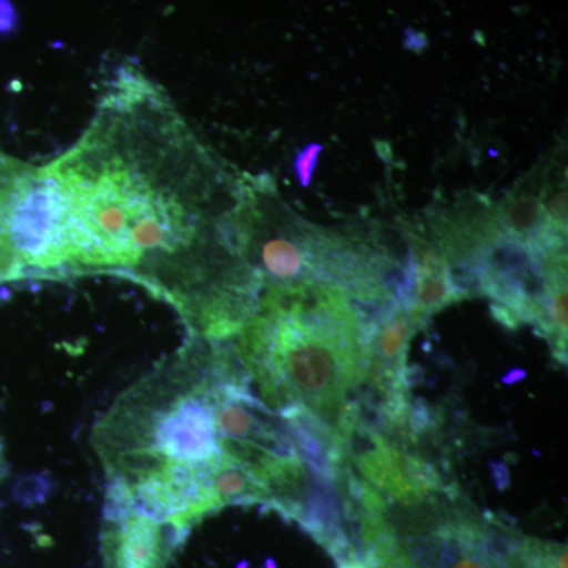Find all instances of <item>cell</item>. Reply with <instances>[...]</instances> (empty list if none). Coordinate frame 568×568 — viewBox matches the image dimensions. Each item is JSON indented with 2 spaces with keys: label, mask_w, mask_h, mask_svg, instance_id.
I'll return each mask as SVG.
<instances>
[{
  "label": "cell",
  "mask_w": 568,
  "mask_h": 568,
  "mask_svg": "<svg viewBox=\"0 0 568 568\" xmlns=\"http://www.w3.org/2000/svg\"><path fill=\"white\" fill-rule=\"evenodd\" d=\"M41 170L58 201V276H129L173 305L190 336L237 338L263 291L235 244L242 175L162 85L122 65L80 140Z\"/></svg>",
  "instance_id": "obj_1"
},
{
  "label": "cell",
  "mask_w": 568,
  "mask_h": 568,
  "mask_svg": "<svg viewBox=\"0 0 568 568\" xmlns=\"http://www.w3.org/2000/svg\"><path fill=\"white\" fill-rule=\"evenodd\" d=\"M242 372L235 347L190 336L122 392L92 432L106 493L183 536L224 507L272 506L304 476L305 465L298 454L231 435L223 402Z\"/></svg>",
  "instance_id": "obj_2"
},
{
  "label": "cell",
  "mask_w": 568,
  "mask_h": 568,
  "mask_svg": "<svg viewBox=\"0 0 568 568\" xmlns=\"http://www.w3.org/2000/svg\"><path fill=\"white\" fill-rule=\"evenodd\" d=\"M235 346L257 398L272 413L310 410L334 426L365 376L353 302L324 283L267 286Z\"/></svg>",
  "instance_id": "obj_3"
},
{
  "label": "cell",
  "mask_w": 568,
  "mask_h": 568,
  "mask_svg": "<svg viewBox=\"0 0 568 568\" xmlns=\"http://www.w3.org/2000/svg\"><path fill=\"white\" fill-rule=\"evenodd\" d=\"M183 534L122 497L106 493L104 568H166Z\"/></svg>",
  "instance_id": "obj_4"
},
{
  "label": "cell",
  "mask_w": 568,
  "mask_h": 568,
  "mask_svg": "<svg viewBox=\"0 0 568 568\" xmlns=\"http://www.w3.org/2000/svg\"><path fill=\"white\" fill-rule=\"evenodd\" d=\"M424 568H514L484 523L447 515L405 537Z\"/></svg>",
  "instance_id": "obj_5"
},
{
  "label": "cell",
  "mask_w": 568,
  "mask_h": 568,
  "mask_svg": "<svg viewBox=\"0 0 568 568\" xmlns=\"http://www.w3.org/2000/svg\"><path fill=\"white\" fill-rule=\"evenodd\" d=\"M541 178L544 168L538 164L507 194L503 203L496 205L497 220L504 233L537 250L549 239L560 235L548 227L540 201Z\"/></svg>",
  "instance_id": "obj_6"
},
{
  "label": "cell",
  "mask_w": 568,
  "mask_h": 568,
  "mask_svg": "<svg viewBox=\"0 0 568 568\" xmlns=\"http://www.w3.org/2000/svg\"><path fill=\"white\" fill-rule=\"evenodd\" d=\"M514 568H567L566 545L523 537L508 547Z\"/></svg>",
  "instance_id": "obj_7"
},
{
  "label": "cell",
  "mask_w": 568,
  "mask_h": 568,
  "mask_svg": "<svg viewBox=\"0 0 568 568\" xmlns=\"http://www.w3.org/2000/svg\"><path fill=\"white\" fill-rule=\"evenodd\" d=\"M29 170L31 164L18 162L0 152V215L9 213L11 201Z\"/></svg>",
  "instance_id": "obj_8"
},
{
  "label": "cell",
  "mask_w": 568,
  "mask_h": 568,
  "mask_svg": "<svg viewBox=\"0 0 568 568\" xmlns=\"http://www.w3.org/2000/svg\"><path fill=\"white\" fill-rule=\"evenodd\" d=\"M323 151L324 148L321 144H308L295 156L294 171L304 189H308L312 185Z\"/></svg>",
  "instance_id": "obj_9"
}]
</instances>
